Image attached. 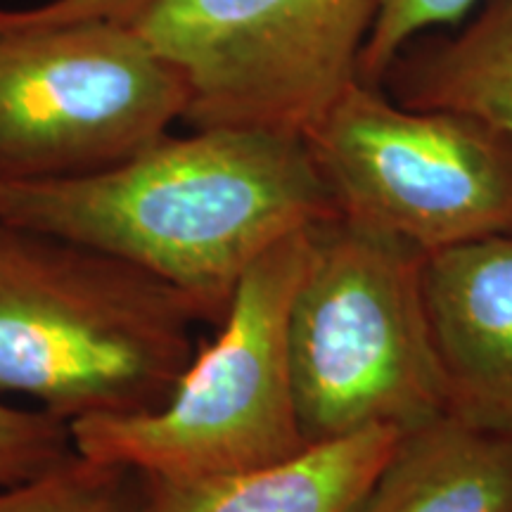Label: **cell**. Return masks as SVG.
<instances>
[{"instance_id": "4", "label": "cell", "mask_w": 512, "mask_h": 512, "mask_svg": "<svg viewBox=\"0 0 512 512\" xmlns=\"http://www.w3.org/2000/svg\"><path fill=\"white\" fill-rule=\"evenodd\" d=\"M313 228L247 268L219 337L195 354L159 406L69 422L76 456L143 477H209L302 453L309 444L294 399L290 309Z\"/></svg>"}, {"instance_id": "14", "label": "cell", "mask_w": 512, "mask_h": 512, "mask_svg": "<svg viewBox=\"0 0 512 512\" xmlns=\"http://www.w3.org/2000/svg\"><path fill=\"white\" fill-rule=\"evenodd\" d=\"M74 456L69 425L0 401V489L24 484Z\"/></svg>"}, {"instance_id": "2", "label": "cell", "mask_w": 512, "mask_h": 512, "mask_svg": "<svg viewBox=\"0 0 512 512\" xmlns=\"http://www.w3.org/2000/svg\"><path fill=\"white\" fill-rule=\"evenodd\" d=\"M197 316L126 261L0 221V394L67 425L150 411L195 358Z\"/></svg>"}, {"instance_id": "9", "label": "cell", "mask_w": 512, "mask_h": 512, "mask_svg": "<svg viewBox=\"0 0 512 512\" xmlns=\"http://www.w3.org/2000/svg\"><path fill=\"white\" fill-rule=\"evenodd\" d=\"M399 437L392 427H370L240 472L143 477L140 512H347Z\"/></svg>"}, {"instance_id": "13", "label": "cell", "mask_w": 512, "mask_h": 512, "mask_svg": "<svg viewBox=\"0 0 512 512\" xmlns=\"http://www.w3.org/2000/svg\"><path fill=\"white\" fill-rule=\"evenodd\" d=\"M482 0H380L373 31L358 64L368 86H382L384 74L408 43L434 27L460 24Z\"/></svg>"}, {"instance_id": "8", "label": "cell", "mask_w": 512, "mask_h": 512, "mask_svg": "<svg viewBox=\"0 0 512 512\" xmlns=\"http://www.w3.org/2000/svg\"><path fill=\"white\" fill-rule=\"evenodd\" d=\"M422 285L448 413L512 434V233L425 254Z\"/></svg>"}, {"instance_id": "7", "label": "cell", "mask_w": 512, "mask_h": 512, "mask_svg": "<svg viewBox=\"0 0 512 512\" xmlns=\"http://www.w3.org/2000/svg\"><path fill=\"white\" fill-rule=\"evenodd\" d=\"M185 110L183 76L133 22L0 29V178L107 169Z\"/></svg>"}, {"instance_id": "10", "label": "cell", "mask_w": 512, "mask_h": 512, "mask_svg": "<svg viewBox=\"0 0 512 512\" xmlns=\"http://www.w3.org/2000/svg\"><path fill=\"white\" fill-rule=\"evenodd\" d=\"M347 512H512V434L451 413L401 432Z\"/></svg>"}, {"instance_id": "1", "label": "cell", "mask_w": 512, "mask_h": 512, "mask_svg": "<svg viewBox=\"0 0 512 512\" xmlns=\"http://www.w3.org/2000/svg\"><path fill=\"white\" fill-rule=\"evenodd\" d=\"M337 207L304 136L256 126L162 136L79 176L0 178V221L91 247L221 316L247 268Z\"/></svg>"}, {"instance_id": "5", "label": "cell", "mask_w": 512, "mask_h": 512, "mask_svg": "<svg viewBox=\"0 0 512 512\" xmlns=\"http://www.w3.org/2000/svg\"><path fill=\"white\" fill-rule=\"evenodd\" d=\"M306 143L342 219L422 254L512 233V136L356 81Z\"/></svg>"}, {"instance_id": "11", "label": "cell", "mask_w": 512, "mask_h": 512, "mask_svg": "<svg viewBox=\"0 0 512 512\" xmlns=\"http://www.w3.org/2000/svg\"><path fill=\"white\" fill-rule=\"evenodd\" d=\"M382 83L399 105L475 114L512 136V0H482L456 34L418 36Z\"/></svg>"}, {"instance_id": "6", "label": "cell", "mask_w": 512, "mask_h": 512, "mask_svg": "<svg viewBox=\"0 0 512 512\" xmlns=\"http://www.w3.org/2000/svg\"><path fill=\"white\" fill-rule=\"evenodd\" d=\"M380 0H152L133 24L188 86L192 128L309 136L361 81Z\"/></svg>"}, {"instance_id": "12", "label": "cell", "mask_w": 512, "mask_h": 512, "mask_svg": "<svg viewBox=\"0 0 512 512\" xmlns=\"http://www.w3.org/2000/svg\"><path fill=\"white\" fill-rule=\"evenodd\" d=\"M126 475L74 453L29 482L0 489V512H140L121 482Z\"/></svg>"}, {"instance_id": "15", "label": "cell", "mask_w": 512, "mask_h": 512, "mask_svg": "<svg viewBox=\"0 0 512 512\" xmlns=\"http://www.w3.org/2000/svg\"><path fill=\"white\" fill-rule=\"evenodd\" d=\"M152 0H48L36 8H0V29H41L86 19L133 22Z\"/></svg>"}, {"instance_id": "3", "label": "cell", "mask_w": 512, "mask_h": 512, "mask_svg": "<svg viewBox=\"0 0 512 512\" xmlns=\"http://www.w3.org/2000/svg\"><path fill=\"white\" fill-rule=\"evenodd\" d=\"M425 254L342 216L318 223L290 309L306 444L370 427L408 432L448 413L422 285Z\"/></svg>"}]
</instances>
